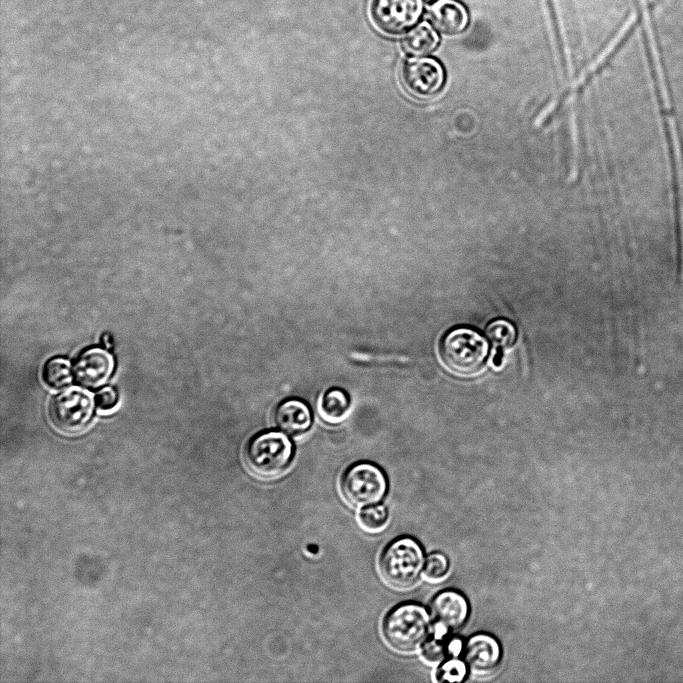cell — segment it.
I'll return each mask as SVG.
<instances>
[{
    "label": "cell",
    "instance_id": "obj_1",
    "mask_svg": "<svg viewBox=\"0 0 683 683\" xmlns=\"http://www.w3.org/2000/svg\"><path fill=\"white\" fill-rule=\"evenodd\" d=\"M387 642L396 650L411 652L425 642L431 632V617L420 604L409 602L391 609L383 621Z\"/></svg>",
    "mask_w": 683,
    "mask_h": 683
},
{
    "label": "cell",
    "instance_id": "obj_2",
    "mask_svg": "<svg viewBox=\"0 0 683 683\" xmlns=\"http://www.w3.org/2000/svg\"><path fill=\"white\" fill-rule=\"evenodd\" d=\"M425 555L422 546L411 537L390 542L380 557V571L387 583L396 588L412 586L423 571Z\"/></svg>",
    "mask_w": 683,
    "mask_h": 683
},
{
    "label": "cell",
    "instance_id": "obj_3",
    "mask_svg": "<svg viewBox=\"0 0 683 683\" xmlns=\"http://www.w3.org/2000/svg\"><path fill=\"white\" fill-rule=\"evenodd\" d=\"M293 457V444L280 431L268 430L254 435L247 443L245 461L256 475L271 478L283 473Z\"/></svg>",
    "mask_w": 683,
    "mask_h": 683
},
{
    "label": "cell",
    "instance_id": "obj_4",
    "mask_svg": "<svg viewBox=\"0 0 683 683\" xmlns=\"http://www.w3.org/2000/svg\"><path fill=\"white\" fill-rule=\"evenodd\" d=\"M440 352L447 368L456 374L469 376L479 372L483 366L488 344L475 330L458 327L445 335Z\"/></svg>",
    "mask_w": 683,
    "mask_h": 683
},
{
    "label": "cell",
    "instance_id": "obj_5",
    "mask_svg": "<svg viewBox=\"0 0 683 683\" xmlns=\"http://www.w3.org/2000/svg\"><path fill=\"white\" fill-rule=\"evenodd\" d=\"M387 478L374 463L362 461L349 466L341 479V490L348 503L355 507L374 505L386 495Z\"/></svg>",
    "mask_w": 683,
    "mask_h": 683
},
{
    "label": "cell",
    "instance_id": "obj_6",
    "mask_svg": "<svg viewBox=\"0 0 683 683\" xmlns=\"http://www.w3.org/2000/svg\"><path fill=\"white\" fill-rule=\"evenodd\" d=\"M94 411L91 395L80 389H68L55 396L49 407L50 419L60 431L79 433L89 424Z\"/></svg>",
    "mask_w": 683,
    "mask_h": 683
},
{
    "label": "cell",
    "instance_id": "obj_7",
    "mask_svg": "<svg viewBox=\"0 0 683 683\" xmlns=\"http://www.w3.org/2000/svg\"><path fill=\"white\" fill-rule=\"evenodd\" d=\"M372 17L376 25L389 34L410 29L422 12L421 0H374Z\"/></svg>",
    "mask_w": 683,
    "mask_h": 683
},
{
    "label": "cell",
    "instance_id": "obj_8",
    "mask_svg": "<svg viewBox=\"0 0 683 683\" xmlns=\"http://www.w3.org/2000/svg\"><path fill=\"white\" fill-rule=\"evenodd\" d=\"M402 78L412 95L430 98L441 90L445 74L442 65L436 59L417 57L405 63Z\"/></svg>",
    "mask_w": 683,
    "mask_h": 683
},
{
    "label": "cell",
    "instance_id": "obj_9",
    "mask_svg": "<svg viewBox=\"0 0 683 683\" xmlns=\"http://www.w3.org/2000/svg\"><path fill=\"white\" fill-rule=\"evenodd\" d=\"M461 654L469 671L485 675L499 666L502 660V647L492 634L478 632L464 642Z\"/></svg>",
    "mask_w": 683,
    "mask_h": 683
},
{
    "label": "cell",
    "instance_id": "obj_10",
    "mask_svg": "<svg viewBox=\"0 0 683 683\" xmlns=\"http://www.w3.org/2000/svg\"><path fill=\"white\" fill-rule=\"evenodd\" d=\"M114 369L112 355L103 348L91 347L82 351L74 361L73 376L87 388H98L110 378Z\"/></svg>",
    "mask_w": 683,
    "mask_h": 683
},
{
    "label": "cell",
    "instance_id": "obj_11",
    "mask_svg": "<svg viewBox=\"0 0 683 683\" xmlns=\"http://www.w3.org/2000/svg\"><path fill=\"white\" fill-rule=\"evenodd\" d=\"M470 605L466 596L458 590L446 589L439 592L431 603V616L450 631H456L466 624Z\"/></svg>",
    "mask_w": 683,
    "mask_h": 683
},
{
    "label": "cell",
    "instance_id": "obj_12",
    "mask_svg": "<svg viewBox=\"0 0 683 683\" xmlns=\"http://www.w3.org/2000/svg\"><path fill=\"white\" fill-rule=\"evenodd\" d=\"M428 19L439 32L456 34L467 27L469 16L466 7L461 2L437 0L428 10Z\"/></svg>",
    "mask_w": 683,
    "mask_h": 683
},
{
    "label": "cell",
    "instance_id": "obj_13",
    "mask_svg": "<svg viewBox=\"0 0 683 683\" xmlns=\"http://www.w3.org/2000/svg\"><path fill=\"white\" fill-rule=\"evenodd\" d=\"M274 420L279 429L299 435L306 432L312 424V414L308 405L301 399L290 398L282 401L275 409Z\"/></svg>",
    "mask_w": 683,
    "mask_h": 683
},
{
    "label": "cell",
    "instance_id": "obj_14",
    "mask_svg": "<svg viewBox=\"0 0 683 683\" xmlns=\"http://www.w3.org/2000/svg\"><path fill=\"white\" fill-rule=\"evenodd\" d=\"M350 406V397L346 391L340 388H330L322 395L318 409L323 420L337 424L346 418Z\"/></svg>",
    "mask_w": 683,
    "mask_h": 683
},
{
    "label": "cell",
    "instance_id": "obj_15",
    "mask_svg": "<svg viewBox=\"0 0 683 683\" xmlns=\"http://www.w3.org/2000/svg\"><path fill=\"white\" fill-rule=\"evenodd\" d=\"M439 43L435 30L422 23L409 31L402 41L404 50L413 56H423L432 52Z\"/></svg>",
    "mask_w": 683,
    "mask_h": 683
},
{
    "label": "cell",
    "instance_id": "obj_16",
    "mask_svg": "<svg viewBox=\"0 0 683 683\" xmlns=\"http://www.w3.org/2000/svg\"><path fill=\"white\" fill-rule=\"evenodd\" d=\"M487 335L493 346V364L498 367L502 364L506 349L514 343L515 329L508 321L497 320L488 326Z\"/></svg>",
    "mask_w": 683,
    "mask_h": 683
},
{
    "label": "cell",
    "instance_id": "obj_17",
    "mask_svg": "<svg viewBox=\"0 0 683 683\" xmlns=\"http://www.w3.org/2000/svg\"><path fill=\"white\" fill-rule=\"evenodd\" d=\"M73 369L67 359L54 357L49 359L42 370L44 382L53 388H61L72 380Z\"/></svg>",
    "mask_w": 683,
    "mask_h": 683
},
{
    "label": "cell",
    "instance_id": "obj_18",
    "mask_svg": "<svg viewBox=\"0 0 683 683\" xmlns=\"http://www.w3.org/2000/svg\"><path fill=\"white\" fill-rule=\"evenodd\" d=\"M469 669L463 659L459 657H448L440 662L436 670V680L438 682H462Z\"/></svg>",
    "mask_w": 683,
    "mask_h": 683
},
{
    "label": "cell",
    "instance_id": "obj_19",
    "mask_svg": "<svg viewBox=\"0 0 683 683\" xmlns=\"http://www.w3.org/2000/svg\"><path fill=\"white\" fill-rule=\"evenodd\" d=\"M449 570L448 557L442 552L435 551L425 558L422 574L430 582H439L447 577Z\"/></svg>",
    "mask_w": 683,
    "mask_h": 683
},
{
    "label": "cell",
    "instance_id": "obj_20",
    "mask_svg": "<svg viewBox=\"0 0 683 683\" xmlns=\"http://www.w3.org/2000/svg\"><path fill=\"white\" fill-rule=\"evenodd\" d=\"M388 511L383 505H369L359 513L361 527L369 532L381 531L387 523Z\"/></svg>",
    "mask_w": 683,
    "mask_h": 683
},
{
    "label": "cell",
    "instance_id": "obj_21",
    "mask_svg": "<svg viewBox=\"0 0 683 683\" xmlns=\"http://www.w3.org/2000/svg\"><path fill=\"white\" fill-rule=\"evenodd\" d=\"M118 403L117 392L111 387L102 388L96 395V406L100 410L113 409Z\"/></svg>",
    "mask_w": 683,
    "mask_h": 683
},
{
    "label": "cell",
    "instance_id": "obj_22",
    "mask_svg": "<svg viewBox=\"0 0 683 683\" xmlns=\"http://www.w3.org/2000/svg\"><path fill=\"white\" fill-rule=\"evenodd\" d=\"M423 1L426 2V3H428V4H433V3L436 2L437 0H423Z\"/></svg>",
    "mask_w": 683,
    "mask_h": 683
}]
</instances>
